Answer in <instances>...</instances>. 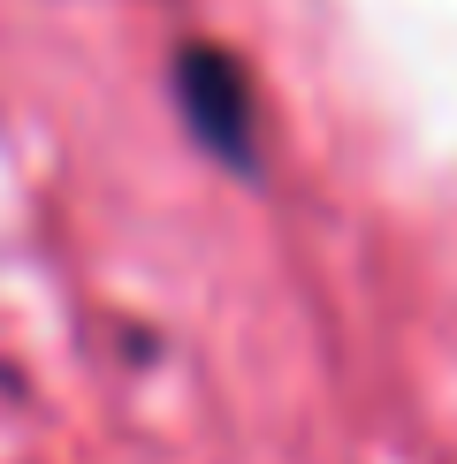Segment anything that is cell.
Returning a JSON list of instances; mask_svg holds the SVG:
<instances>
[{"instance_id": "6da1fadb", "label": "cell", "mask_w": 457, "mask_h": 464, "mask_svg": "<svg viewBox=\"0 0 457 464\" xmlns=\"http://www.w3.org/2000/svg\"><path fill=\"white\" fill-rule=\"evenodd\" d=\"M176 107H183L190 138L221 168H259V107H252L244 62H228L214 46H183L176 53Z\"/></svg>"}]
</instances>
